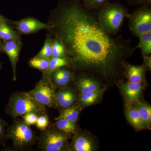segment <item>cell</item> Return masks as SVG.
Listing matches in <instances>:
<instances>
[{
  "instance_id": "83f0119b",
  "label": "cell",
  "mask_w": 151,
  "mask_h": 151,
  "mask_svg": "<svg viewBox=\"0 0 151 151\" xmlns=\"http://www.w3.org/2000/svg\"><path fill=\"white\" fill-rule=\"evenodd\" d=\"M49 124V119L48 115L44 113L40 114L38 117L36 123V126L38 129L41 131H44L48 127Z\"/></svg>"
},
{
  "instance_id": "ac0fdd59",
  "label": "cell",
  "mask_w": 151,
  "mask_h": 151,
  "mask_svg": "<svg viewBox=\"0 0 151 151\" xmlns=\"http://www.w3.org/2000/svg\"><path fill=\"white\" fill-rule=\"evenodd\" d=\"M79 111L78 107L75 106H70L60 111L58 117L55 118V120L65 119L70 122L76 123L79 116Z\"/></svg>"
},
{
  "instance_id": "3957f363",
  "label": "cell",
  "mask_w": 151,
  "mask_h": 151,
  "mask_svg": "<svg viewBox=\"0 0 151 151\" xmlns=\"http://www.w3.org/2000/svg\"><path fill=\"white\" fill-rule=\"evenodd\" d=\"M46 111V107L34 100L28 92L13 93L5 108L6 113L13 119L31 112L40 115Z\"/></svg>"
},
{
  "instance_id": "603a6c76",
  "label": "cell",
  "mask_w": 151,
  "mask_h": 151,
  "mask_svg": "<svg viewBox=\"0 0 151 151\" xmlns=\"http://www.w3.org/2000/svg\"><path fill=\"white\" fill-rule=\"evenodd\" d=\"M102 90L92 91L81 94L79 100L81 103L84 105H89L95 103L98 98L101 95Z\"/></svg>"
},
{
  "instance_id": "4dcf8cb0",
  "label": "cell",
  "mask_w": 151,
  "mask_h": 151,
  "mask_svg": "<svg viewBox=\"0 0 151 151\" xmlns=\"http://www.w3.org/2000/svg\"><path fill=\"white\" fill-rule=\"evenodd\" d=\"M130 6H151V0H127Z\"/></svg>"
},
{
  "instance_id": "8fae6325",
  "label": "cell",
  "mask_w": 151,
  "mask_h": 151,
  "mask_svg": "<svg viewBox=\"0 0 151 151\" xmlns=\"http://www.w3.org/2000/svg\"><path fill=\"white\" fill-rule=\"evenodd\" d=\"M75 100V95L70 89H62L56 92V107L65 109L73 105Z\"/></svg>"
},
{
  "instance_id": "9c48e42d",
  "label": "cell",
  "mask_w": 151,
  "mask_h": 151,
  "mask_svg": "<svg viewBox=\"0 0 151 151\" xmlns=\"http://www.w3.org/2000/svg\"><path fill=\"white\" fill-rule=\"evenodd\" d=\"M22 40L3 41L1 52L5 53L8 56L13 72V79L17 80V64L19 61V56L22 50Z\"/></svg>"
},
{
  "instance_id": "30bf717a",
  "label": "cell",
  "mask_w": 151,
  "mask_h": 151,
  "mask_svg": "<svg viewBox=\"0 0 151 151\" xmlns=\"http://www.w3.org/2000/svg\"><path fill=\"white\" fill-rule=\"evenodd\" d=\"M73 72L62 67L52 73L50 79L54 86L63 87L67 85L73 79Z\"/></svg>"
},
{
  "instance_id": "e575fe53",
  "label": "cell",
  "mask_w": 151,
  "mask_h": 151,
  "mask_svg": "<svg viewBox=\"0 0 151 151\" xmlns=\"http://www.w3.org/2000/svg\"><path fill=\"white\" fill-rule=\"evenodd\" d=\"M3 41L0 39V52H1V47Z\"/></svg>"
},
{
  "instance_id": "d4e9b609",
  "label": "cell",
  "mask_w": 151,
  "mask_h": 151,
  "mask_svg": "<svg viewBox=\"0 0 151 151\" xmlns=\"http://www.w3.org/2000/svg\"><path fill=\"white\" fill-rule=\"evenodd\" d=\"M138 112L144 124L149 125L151 123V108L150 106L138 102L137 107Z\"/></svg>"
},
{
  "instance_id": "9a60e30c",
  "label": "cell",
  "mask_w": 151,
  "mask_h": 151,
  "mask_svg": "<svg viewBox=\"0 0 151 151\" xmlns=\"http://www.w3.org/2000/svg\"><path fill=\"white\" fill-rule=\"evenodd\" d=\"M141 83L129 82L124 84L123 90L127 99L130 101L136 100L139 98L142 91Z\"/></svg>"
},
{
  "instance_id": "f546056e",
  "label": "cell",
  "mask_w": 151,
  "mask_h": 151,
  "mask_svg": "<svg viewBox=\"0 0 151 151\" xmlns=\"http://www.w3.org/2000/svg\"><path fill=\"white\" fill-rule=\"evenodd\" d=\"M40 115L35 113H29L24 114L21 116L22 119L25 124L30 126V125L35 124L38 119V117Z\"/></svg>"
},
{
  "instance_id": "7c38bea8",
  "label": "cell",
  "mask_w": 151,
  "mask_h": 151,
  "mask_svg": "<svg viewBox=\"0 0 151 151\" xmlns=\"http://www.w3.org/2000/svg\"><path fill=\"white\" fill-rule=\"evenodd\" d=\"M130 82L141 83L144 78L145 68L142 65L126 64L124 69Z\"/></svg>"
},
{
  "instance_id": "4316f807",
  "label": "cell",
  "mask_w": 151,
  "mask_h": 151,
  "mask_svg": "<svg viewBox=\"0 0 151 151\" xmlns=\"http://www.w3.org/2000/svg\"><path fill=\"white\" fill-rule=\"evenodd\" d=\"M84 6L93 11L99 10L101 7L103 6L109 0H81Z\"/></svg>"
},
{
  "instance_id": "ffe728a7",
  "label": "cell",
  "mask_w": 151,
  "mask_h": 151,
  "mask_svg": "<svg viewBox=\"0 0 151 151\" xmlns=\"http://www.w3.org/2000/svg\"><path fill=\"white\" fill-rule=\"evenodd\" d=\"M54 127L66 134H75L76 131V123L65 119L57 120Z\"/></svg>"
},
{
  "instance_id": "7a4b0ae2",
  "label": "cell",
  "mask_w": 151,
  "mask_h": 151,
  "mask_svg": "<svg viewBox=\"0 0 151 151\" xmlns=\"http://www.w3.org/2000/svg\"><path fill=\"white\" fill-rule=\"evenodd\" d=\"M97 12V18L102 29L109 34L115 35L123 25L125 19L129 14L127 8L118 2L106 3Z\"/></svg>"
},
{
  "instance_id": "ba28073f",
  "label": "cell",
  "mask_w": 151,
  "mask_h": 151,
  "mask_svg": "<svg viewBox=\"0 0 151 151\" xmlns=\"http://www.w3.org/2000/svg\"><path fill=\"white\" fill-rule=\"evenodd\" d=\"M9 23L14 29L21 35L32 34L43 29H47V23L42 22L38 19L30 17L17 21L9 20Z\"/></svg>"
},
{
  "instance_id": "52a82bcc",
  "label": "cell",
  "mask_w": 151,
  "mask_h": 151,
  "mask_svg": "<svg viewBox=\"0 0 151 151\" xmlns=\"http://www.w3.org/2000/svg\"><path fill=\"white\" fill-rule=\"evenodd\" d=\"M30 96L37 103L45 107H56V92L50 80L42 78L32 90L29 91Z\"/></svg>"
},
{
  "instance_id": "cb8c5ba5",
  "label": "cell",
  "mask_w": 151,
  "mask_h": 151,
  "mask_svg": "<svg viewBox=\"0 0 151 151\" xmlns=\"http://www.w3.org/2000/svg\"><path fill=\"white\" fill-rule=\"evenodd\" d=\"M49 60L35 56L29 60L28 64L30 67L40 70L43 73L48 68Z\"/></svg>"
},
{
  "instance_id": "4fadbf2b",
  "label": "cell",
  "mask_w": 151,
  "mask_h": 151,
  "mask_svg": "<svg viewBox=\"0 0 151 151\" xmlns=\"http://www.w3.org/2000/svg\"><path fill=\"white\" fill-rule=\"evenodd\" d=\"M68 65V62L67 60L65 58L52 57L49 60L47 70L45 73H43L42 79L50 80V76L53 71L60 68L67 66Z\"/></svg>"
},
{
  "instance_id": "d590c367",
  "label": "cell",
  "mask_w": 151,
  "mask_h": 151,
  "mask_svg": "<svg viewBox=\"0 0 151 151\" xmlns=\"http://www.w3.org/2000/svg\"><path fill=\"white\" fill-rule=\"evenodd\" d=\"M61 1H63V0H61Z\"/></svg>"
},
{
  "instance_id": "836d02e7",
  "label": "cell",
  "mask_w": 151,
  "mask_h": 151,
  "mask_svg": "<svg viewBox=\"0 0 151 151\" xmlns=\"http://www.w3.org/2000/svg\"><path fill=\"white\" fill-rule=\"evenodd\" d=\"M3 68V63L0 62V71Z\"/></svg>"
},
{
  "instance_id": "5bb4252c",
  "label": "cell",
  "mask_w": 151,
  "mask_h": 151,
  "mask_svg": "<svg viewBox=\"0 0 151 151\" xmlns=\"http://www.w3.org/2000/svg\"><path fill=\"white\" fill-rule=\"evenodd\" d=\"M0 39L2 41H7L22 40V38L20 35L9 22H5L0 24Z\"/></svg>"
},
{
  "instance_id": "44dd1931",
  "label": "cell",
  "mask_w": 151,
  "mask_h": 151,
  "mask_svg": "<svg viewBox=\"0 0 151 151\" xmlns=\"http://www.w3.org/2000/svg\"><path fill=\"white\" fill-rule=\"evenodd\" d=\"M127 118L130 123L135 128L141 129L144 126V123L137 108H129L127 112Z\"/></svg>"
},
{
  "instance_id": "484cf974",
  "label": "cell",
  "mask_w": 151,
  "mask_h": 151,
  "mask_svg": "<svg viewBox=\"0 0 151 151\" xmlns=\"http://www.w3.org/2000/svg\"><path fill=\"white\" fill-rule=\"evenodd\" d=\"M52 57L65 58V50L64 47L60 41L53 37L52 39Z\"/></svg>"
},
{
  "instance_id": "2e32d148",
  "label": "cell",
  "mask_w": 151,
  "mask_h": 151,
  "mask_svg": "<svg viewBox=\"0 0 151 151\" xmlns=\"http://www.w3.org/2000/svg\"><path fill=\"white\" fill-rule=\"evenodd\" d=\"M78 90L81 94L99 90V85L97 81L89 77H81L77 83Z\"/></svg>"
},
{
  "instance_id": "f1b7e54d",
  "label": "cell",
  "mask_w": 151,
  "mask_h": 151,
  "mask_svg": "<svg viewBox=\"0 0 151 151\" xmlns=\"http://www.w3.org/2000/svg\"><path fill=\"white\" fill-rule=\"evenodd\" d=\"M8 126L7 122L0 117V146L5 145L9 140L6 134V129Z\"/></svg>"
},
{
  "instance_id": "e0dca14e",
  "label": "cell",
  "mask_w": 151,
  "mask_h": 151,
  "mask_svg": "<svg viewBox=\"0 0 151 151\" xmlns=\"http://www.w3.org/2000/svg\"><path fill=\"white\" fill-rule=\"evenodd\" d=\"M138 37L139 43L135 48L140 49L143 56L150 55L151 53V32L142 34Z\"/></svg>"
},
{
  "instance_id": "1f68e13d",
  "label": "cell",
  "mask_w": 151,
  "mask_h": 151,
  "mask_svg": "<svg viewBox=\"0 0 151 151\" xmlns=\"http://www.w3.org/2000/svg\"><path fill=\"white\" fill-rule=\"evenodd\" d=\"M144 62L147 67L151 69V58L149 55H144Z\"/></svg>"
},
{
  "instance_id": "d6a6232c",
  "label": "cell",
  "mask_w": 151,
  "mask_h": 151,
  "mask_svg": "<svg viewBox=\"0 0 151 151\" xmlns=\"http://www.w3.org/2000/svg\"><path fill=\"white\" fill-rule=\"evenodd\" d=\"M9 19H7L4 16L0 14V24L5 22H9Z\"/></svg>"
},
{
  "instance_id": "8992f818",
  "label": "cell",
  "mask_w": 151,
  "mask_h": 151,
  "mask_svg": "<svg viewBox=\"0 0 151 151\" xmlns=\"http://www.w3.org/2000/svg\"><path fill=\"white\" fill-rule=\"evenodd\" d=\"M151 6H140L129 14V27L132 35L138 37L145 33L151 32Z\"/></svg>"
},
{
  "instance_id": "5b68a950",
  "label": "cell",
  "mask_w": 151,
  "mask_h": 151,
  "mask_svg": "<svg viewBox=\"0 0 151 151\" xmlns=\"http://www.w3.org/2000/svg\"><path fill=\"white\" fill-rule=\"evenodd\" d=\"M42 132L37 142V148L40 150L61 151L67 150L68 134L55 127L47 128Z\"/></svg>"
},
{
  "instance_id": "6da1fadb",
  "label": "cell",
  "mask_w": 151,
  "mask_h": 151,
  "mask_svg": "<svg viewBox=\"0 0 151 151\" xmlns=\"http://www.w3.org/2000/svg\"><path fill=\"white\" fill-rule=\"evenodd\" d=\"M48 33L62 43L68 65L106 79L121 76L126 60L136 50L130 39L115 36L100 27L97 12L81 0H63L50 14Z\"/></svg>"
},
{
  "instance_id": "277c9868",
  "label": "cell",
  "mask_w": 151,
  "mask_h": 151,
  "mask_svg": "<svg viewBox=\"0 0 151 151\" xmlns=\"http://www.w3.org/2000/svg\"><path fill=\"white\" fill-rule=\"evenodd\" d=\"M6 134L17 150L29 148L35 145L38 139L30 126L25 124L22 119L17 118L13 119L12 124L7 127Z\"/></svg>"
},
{
  "instance_id": "7402d4cb",
  "label": "cell",
  "mask_w": 151,
  "mask_h": 151,
  "mask_svg": "<svg viewBox=\"0 0 151 151\" xmlns=\"http://www.w3.org/2000/svg\"><path fill=\"white\" fill-rule=\"evenodd\" d=\"M52 39L51 35L48 33L46 35L43 46L36 57L41 58L50 59L52 57Z\"/></svg>"
},
{
  "instance_id": "d6986e66",
  "label": "cell",
  "mask_w": 151,
  "mask_h": 151,
  "mask_svg": "<svg viewBox=\"0 0 151 151\" xmlns=\"http://www.w3.org/2000/svg\"><path fill=\"white\" fill-rule=\"evenodd\" d=\"M72 147L76 151H92V143L88 139L82 136H77L73 139Z\"/></svg>"
}]
</instances>
